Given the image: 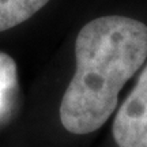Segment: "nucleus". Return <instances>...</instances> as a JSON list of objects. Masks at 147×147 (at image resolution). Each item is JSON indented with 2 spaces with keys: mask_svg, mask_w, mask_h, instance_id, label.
Masks as SVG:
<instances>
[{
  "mask_svg": "<svg viewBox=\"0 0 147 147\" xmlns=\"http://www.w3.org/2000/svg\"><path fill=\"white\" fill-rule=\"evenodd\" d=\"M147 57V26L121 15L87 22L75 41V74L60 104V121L71 134L100 129L115 112L124 84Z\"/></svg>",
  "mask_w": 147,
  "mask_h": 147,
  "instance_id": "obj_1",
  "label": "nucleus"
},
{
  "mask_svg": "<svg viewBox=\"0 0 147 147\" xmlns=\"http://www.w3.org/2000/svg\"><path fill=\"white\" fill-rule=\"evenodd\" d=\"M112 128L119 147H147V64L117 110Z\"/></svg>",
  "mask_w": 147,
  "mask_h": 147,
  "instance_id": "obj_2",
  "label": "nucleus"
},
{
  "mask_svg": "<svg viewBox=\"0 0 147 147\" xmlns=\"http://www.w3.org/2000/svg\"><path fill=\"white\" fill-rule=\"evenodd\" d=\"M48 1L49 0H0V32L23 23Z\"/></svg>",
  "mask_w": 147,
  "mask_h": 147,
  "instance_id": "obj_3",
  "label": "nucleus"
},
{
  "mask_svg": "<svg viewBox=\"0 0 147 147\" xmlns=\"http://www.w3.org/2000/svg\"><path fill=\"white\" fill-rule=\"evenodd\" d=\"M18 87V71L14 59L0 52V120L10 113Z\"/></svg>",
  "mask_w": 147,
  "mask_h": 147,
  "instance_id": "obj_4",
  "label": "nucleus"
}]
</instances>
